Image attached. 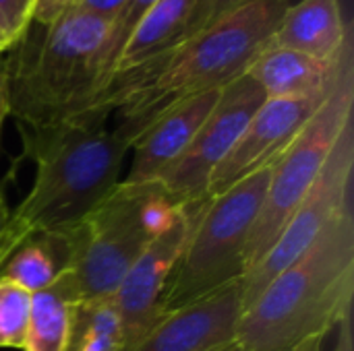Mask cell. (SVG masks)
<instances>
[{"label": "cell", "mask_w": 354, "mask_h": 351, "mask_svg": "<svg viewBox=\"0 0 354 351\" xmlns=\"http://www.w3.org/2000/svg\"><path fill=\"white\" fill-rule=\"evenodd\" d=\"M290 0H257L129 72L114 74L89 116L118 112L114 130L133 147L166 108L224 89L270 46Z\"/></svg>", "instance_id": "6da1fadb"}, {"label": "cell", "mask_w": 354, "mask_h": 351, "mask_svg": "<svg viewBox=\"0 0 354 351\" xmlns=\"http://www.w3.org/2000/svg\"><path fill=\"white\" fill-rule=\"evenodd\" d=\"M17 126L35 176L0 236V269L27 238L81 223L120 182L131 151V143L108 128V116Z\"/></svg>", "instance_id": "7a4b0ae2"}, {"label": "cell", "mask_w": 354, "mask_h": 351, "mask_svg": "<svg viewBox=\"0 0 354 351\" xmlns=\"http://www.w3.org/2000/svg\"><path fill=\"white\" fill-rule=\"evenodd\" d=\"M10 48L4 60L10 116L21 126H48L89 116L104 89L102 58L112 21L71 4L52 25Z\"/></svg>", "instance_id": "3957f363"}, {"label": "cell", "mask_w": 354, "mask_h": 351, "mask_svg": "<svg viewBox=\"0 0 354 351\" xmlns=\"http://www.w3.org/2000/svg\"><path fill=\"white\" fill-rule=\"evenodd\" d=\"M354 211L344 209L241 314V351H290L353 314Z\"/></svg>", "instance_id": "277c9868"}, {"label": "cell", "mask_w": 354, "mask_h": 351, "mask_svg": "<svg viewBox=\"0 0 354 351\" xmlns=\"http://www.w3.org/2000/svg\"><path fill=\"white\" fill-rule=\"evenodd\" d=\"M160 182H118L73 228L75 261L66 273L79 302L110 298L127 271L180 211Z\"/></svg>", "instance_id": "5b68a950"}, {"label": "cell", "mask_w": 354, "mask_h": 351, "mask_svg": "<svg viewBox=\"0 0 354 351\" xmlns=\"http://www.w3.org/2000/svg\"><path fill=\"white\" fill-rule=\"evenodd\" d=\"M272 163L207 201L166 283L164 317L224 285L243 281L245 250L268 192Z\"/></svg>", "instance_id": "8992f818"}, {"label": "cell", "mask_w": 354, "mask_h": 351, "mask_svg": "<svg viewBox=\"0 0 354 351\" xmlns=\"http://www.w3.org/2000/svg\"><path fill=\"white\" fill-rule=\"evenodd\" d=\"M351 120H354V58L344 64L336 85L311 120L274 159L268 192L247 242L245 275L266 257L290 221Z\"/></svg>", "instance_id": "52a82bcc"}, {"label": "cell", "mask_w": 354, "mask_h": 351, "mask_svg": "<svg viewBox=\"0 0 354 351\" xmlns=\"http://www.w3.org/2000/svg\"><path fill=\"white\" fill-rule=\"evenodd\" d=\"M354 120L338 137L317 180L292 213L266 257L243 277V312L257 300L268 283L290 267L330 228V223L353 205Z\"/></svg>", "instance_id": "ba28073f"}, {"label": "cell", "mask_w": 354, "mask_h": 351, "mask_svg": "<svg viewBox=\"0 0 354 351\" xmlns=\"http://www.w3.org/2000/svg\"><path fill=\"white\" fill-rule=\"evenodd\" d=\"M266 101L261 87L247 74L228 83L191 141L183 157L160 178L164 190L180 205L205 201L207 182L216 168L239 143L247 124Z\"/></svg>", "instance_id": "9c48e42d"}, {"label": "cell", "mask_w": 354, "mask_h": 351, "mask_svg": "<svg viewBox=\"0 0 354 351\" xmlns=\"http://www.w3.org/2000/svg\"><path fill=\"white\" fill-rule=\"evenodd\" d=\"M207 201L209 199L183 205L174 221L147 246L110 296L120 317L124 351L131 350L160 319H164L162 296L166 283Z\"/></svg>", "instance_id": "30bf717a"}, {"label": "cell", "mask_w": 354, "mask_h": 351, "mask_svg": "<svg viewBox=\"0 0 354 351\" xmlns=\"http://www.w3.org/2000/svg\"><path fill=\"white\" fill-rule=\"evenodd\" d=\"M330 91L311 97L290 99L266 97V101L259 106V110L247 124L234 149L212 174L205 197L214 199L232 188L249 174H253L255 170L270 166L290 145V141L301 132V128L311 120V116L317 112V108L324 103Z\"/></svg>", "instance_id": "8fae6325"}, {"label": "cell", "mask_w": 354, "mask_h": 351, "mask_svg": "<svg viewBox=\"0 0 354 351\" xmlns=\"http://www.w3.org/2000/svg\"><path fill=\"white\" fill-rule=\"evenodd\" d=\"M243 283L234 281L170 310L127 351H224L236 345Z\"/></svg>", "instance_id": "7c38bea8"}, {"label": "cell", "mask_w": 354, "mask_h": 351, "mask_svg": "<svg viewBox=\"0 0 354 351\" xmlns=\"http://www.w3.org/2000/svg\"><path fill=\"white\" fill-rule=\"evenodd\" d=\"M220 91L222 89L193 95L158 114L133 143V161L122 182H160V178L189 149L197 130L214 110Z\"/></svg>", "instance_id": "4fadbf2b"}, {"label": "cell", "mask_w": 354, "mask_h": 351, "mask_svg": "<svg viewBox=\"0 0 354 351\" xmlns=\"http://www.w3.org/2000/svg\"><path fill=\"white\" fill-rule=\"evenodd\" d=\"M270 46L295 50L322 62H338L353 46V31L340 0H301L288 6Z\"/></svg>", "instance_id": "5bb4252c"}, {"label": "cell", "mask_w": 354, "mask_h": 351, "mask_svg": "<svg viewBox=\"0 0 354 351\" xmlns=\"http://www.w3.org/2000/svg\"><path fill=\"white\" fill-rule=\"evenodd\" d=\"M353 56V46L346 48L338 62H322L295 50L268 46L245 74L261 87L268 99L311 97L328 93Z\"/></svg>", "instance_id": "9a60e30c"}, {"label": "cell", "mask_w": 354, "mask_h": 351, "mask_svg": "<svg viewBox=\"0 0 354 351\" xmlns=\"http://www.w3.org/2000/svg\"><path fill=\"white\" fill-rule=\"evenodd\" d=\"M197 0H158L129 33L114 64V74L129 72L185 41Z\"/></svg>", "instance_id": "2e32d148"}, {"label": "cell", "mask_w": 354, "mask_h": 351, "mask_svg": "<svg viewBox=\"0 0 354 351\" xmlns=\"http://www.w3.org/2000/svg\"><path fill=\"white\" fill-rule=\"evenodd\" d=\"M75 261V236L71 230L44 232L27 238L2 265L0 279L29 294L39 292L71 271Z\"/></svg>", "instance_id": "e0dca14e"}, {"label": "cell", "mask_w": 354, "mask_h": 351, "mask_svg": "<svg viewBox=\"0 0 354 351\" xmlns=\"http://www.w3.org/2000/svg\"><path fill=\"white\" fill-rule=\"evenodd\" d=\"M77 296L66 273L31 294L29 327L23 351H66Z\"/></svg>", "instance_id": "ac0fdd59"}, {"label": "cell", "mask_w": 354, "mask_h": 351, "mask_svg": "<svg viewBox=\"0 0 354 351\" xmlns=\"http://www.w3.org/2000/svg\"><path fill=\"white\" fill-rule=\"evenodd\" d=\"M66 351H124L120 317L110 298L75 304Z\"/></svg>", "instance_id": "d6986e66"}, {"label": "cell", "mask_w": 354, "mask_h": 351, "mask_svg": "<svg viewBox=\"0 0 354 351\" xmlns=\"http://www.w3.org/2000/svg\"><path fill=\"white\" fill-rule=\"evenodd\" d=\"M31 294L0 279V348L23 350L29 327Z\"/></svg>", "instance_id": "ffe728a7"}, {"label": "cell", "mask_w": 354, "mask_h": 351, "mask_svg": "<svg viewBox=\"0 0 354 351\" xmlns=\"http://www.w3.org/2000/svg\"><path fill=\"white\" fill-rule=\"evenodd\" d=\"M158 0H124L122 6L118 8L110 33H108V41L104 48V58H102V77H104V87L108 85V81L112 79L114 72V64L116 58L120 54V48L124 46L129 33L135 29V25L139 23V19L156 4ZM104 91V89H102ZM102 95V93H100ZM100 99V97H97Z\"/></svg>", "instance_id": "44dd1931"}, {"label": "cell", "mask_w": 354, "mask_h": 351, "mask_svg": "<svg viewBox=\"0 0 354 351\" xmlns=\"http://www.w3.org/2000/svg\"><path fill=\"white\" fill-rule=\"evenodd\" d=\"M35 0H0V31L15 46L33 23Z\"/></svg>", "instance_id": "7402d4cb"}, {"label": "cell", "mask_w": 354, "mask_h": 351, "mask_svg": "<svg viewBox=\"0 0 354 351\" xmlns=\"http://www.w3.org/2000/svg\"><path fill=\"white\" fill-rule=\"evenodd\" d=\"M251 2H257V0H197L195 4V10H193V17L187 25V35L185 39H189L191 35L207 29L209 25L218 23L220 19L232 14L234 10L251 4Z\"/></svg>", "instance_id": "603a6c76"}, {"label": "cell", "mask_w": 354, "mask_h": 351, "mask_svg": "<svg viewBox=\"0 0 354 351\" xmlns=\"http://www.w3.org/2000/svg\"><path fill=\"white\" fill-rule=\"evenodd\" d=\"M122 2L124 0H75L73 4H81V6H85V8L114 21V17H116L118 8L122 6Z\"/></svg>", "instance_id": "cb8c5ba5"}, {"label": "cell", "mask_w": 354, "mask_h": 351, "mask_svg": "<svg viewBox=\"0 0 354 351\" xmlns=\"http://www.w3.org/2000/svg\"><path fill=\"white\" fill-rule=\"evenodd\" d=\"M6 116H10V103H8V87H6L4 60H0V130H2V124H4Z\"/></svg>", "instance_id": "d4e9b609"}, {"label": "cell", "mask_w": 354, "mask_h": 351, "mask_svg": "<svg viewBox=\"0 0 354 351\" xmlns=\"http://www.w3.org/2000/svg\"><path fill=\"white\" fill-rule=\"evenodd\" d=\"M338 327H340V337L336 351H353V314H348Z\"/></svg>", "instance_id": "484cf974"}, {"label": "cell", "mask_w": 354, "mask_h": 351, "mask_svg": "<svg viewBox=\"0 0 354 351\" xmlns=\"http://www.w3.org/2000/svg\"><path fill=\"white\" fill-rule=\"evenodd\" d=\"M324 337H326V335H311V337L303 339L301 343H297L290 351H322Z\"/></svg>", "instance_id": "4316f807"}, {"label": "cell", "mask_w": 354, "mask_h": 351, "mask_svg": "<svg viewBox=\"0 0 354 351\" xmlns=\"http://www.w3.org/2000/svg\"><path fill=\"white\" fill-rule=\"evenodd\" d=\"M8 217H10V209H8V205H6V201L2 197V190H0V236H2V232H4V228L8 223Z\"/></svg>", "instance_id": "83f0119b"}, {"label": "cell", "mask_w": 354, "mask_h": 351, "mask_svg": "<svg viewBox=\"0 0 354 351\" xmlns=\"http://www.w3.org/2000/svg\"><path fill=\"white\" fill-rule=\"evenodd\" d=\"M10 48H12V43H10V41H8V37L0 31V56H2L4 52H8Z\"/></svg>", "instance_id": "f1b7e54d"}, {"label": "cell", "mask_w": 354, "mask_h": 351, "mask_svg": "<svg viewBox=\"0 0 354 351\" xmlns=\"http://www.w3.org/2000/svg\"><path fill=\"white\" fill-rule=\"evenodd\" d=\"M224 351H241V350H239V348L234 345V348H228V350H224Z\"/></svg>", "instance_id": "f546056e"}]
</instances>
